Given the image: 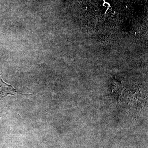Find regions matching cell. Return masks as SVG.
Instances as JSON below:
<instances>
[{
	"mask_svg": "<svg viewBox=\"0 0 148 148\" xmlns=\"http://www.w3.org/2000/svg\"><path fill=\"white\" fill-rule=\"evenodd\" d=\"M2 74L0 73V98H5L8 95H14L20 94L21 95H27L23 94L18 90L14 88L11 85L8 84L3 80Z\"/></svg>",
	"mask_w": 148,
	"mask_h": 148,
	"instance_id": "6da1fadb",
	"label": "cell"
}]
</instances>
